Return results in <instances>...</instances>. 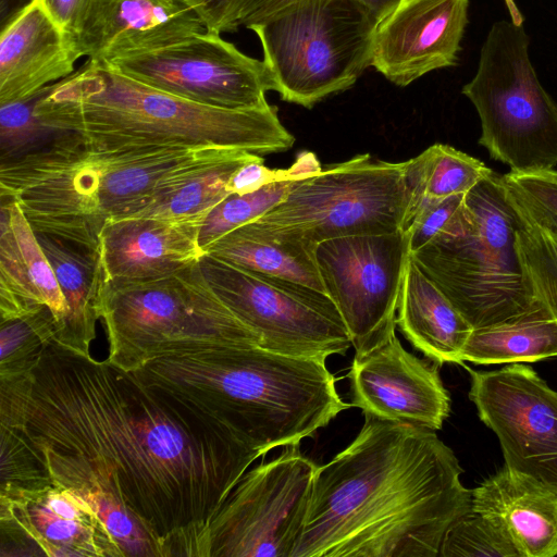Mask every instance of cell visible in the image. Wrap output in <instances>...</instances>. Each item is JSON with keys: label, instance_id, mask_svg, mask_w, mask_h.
<instances>
[{"label": "cell", "instance_id": "3957f363", "mask_svg": "<svg viewBox=\"0 0 557 557\" xmlns=\"http://www.w3.org/2000/svg\"><path fill=\"white\" fill-rule=\"evenodd\" d=\"M35 115L99 148H207L251 153L286 151L295 143L277 108L228 110L200 104L90 60L46 87Z\"/></svg>", "mask_w": 557, "mask_h": 557}, {"label": "cell", "instance_id": "4dcf8cb0", "mask_svg": "<svg viewBox=\"0 0 557 557\" xmlns=\"http://www.w3.org/2000/svg\"><path fill=\"white\" fill-rule=\"evenodd\" d=\"M57 323L50 309L1 322L0 380L30 373L45 346L55 338Z\"/></svg>", "mask_w": 557, "mask_h": 557}, {"label": "cell", "instance_id": "1f68e13d", "mask_svg": "<svg viewBox=\"0 0 557 557\" xmlns=\"http://www.w3.org/2000/svg\"><path fill=\"white\" fill-rule=\"evenodd\" d=\"M301 177L286 176L247 194H230L207 215L199 228V246L205 250L227 233L248 224L285 199Z\"/></svg>", "mask_w": 557, "mask_h": 557}, {"label": "cell", "instance_id": "f546056e", "mask_svg": "<svg viewBox=\"0 0 557 557\" xmlns=\"http://www.w3.org/2000/svg\"><path fill=\"white\" fill-rule=\"evenodd\" d=\"M507 197L515 212L516 244L529 286L557 321V235L530 220Z\"/></svg>", "mask_w": 557, "mask_h": 557}, {"label": "cell", "instance_id": "7c38bea8", "mask_svg": "<svg viewBox=\"0 0 557 557\" xmlns=\"http://www.w3.org/2000/svg\"><path fill=\"white\" fill-rule=\"evenodd\" d=\"M318 467L298 444L246 471L209 524L205 557H292Z\"/></svg>", "mask_w": 557, "mask_h": 557}, {"label": "cell", "instance_id": "603a6c76", "mask_svg": "<svg viewBox=\"0 0 557 557\" xmlns=\"http://www.w3.org/2000/svg\"><path fill=\"white\" fill-rule=\"evenodd\" d=\"M471 510L499 525L520 557L557 555V492L504 466L472 490Z\"/></svg>", "mask_w": 557, "mask_h": 557}, {"label": "cell", "instance_id": "484cf974", "mask_svg": "<svg viewBox=\"0 0 557 557\" xmlns=\"http://www.w3.org/2000/svg\"><path fill=\"white\" fill-rule=\"evenodd\" d=\"M317 245L256 221L211 244L205 253L252 272L325 292L315 260Z\"/></svg>", "mask_w": 557, "mask_h": 557}, {"label": "cell", "instance_id": "52a82bcc", "mask_svg": "<svg viewBox=\"0 0 557 557\" xmlns=\"http://www.w3.org/2000/svg\"><path fill=\"white\" fill-rule=\"evenodd\" d=\"M463 231L443 235L410 253L473 329L508 320L536 299L516 244V218L502 175L466 195Z\"/></svg>", "mask_w": 557, "mask_h": 557}, {"label": "cell", "instance_id": "44dd1931", "mask_svg": "<svg viewBox=\"0 0 557 557\" xmlns=\"http://www.w3.org/2000/svg\"><path fill=\"white\" fill-rule=\"evenodd\" d=\"M200 226L152 218L108 222L99 235L108 283L171 275L200 260Z\"/></svg>", "mask_w": 557, "mask_h": 557}, {"label": "cell", "instance_id": "ffe728a7", "mask_svg": "<svg viewBox=\"0 0 557 557\" xmlns=\"http://www.w3.org/2000/svg\"><path fill=\"white\" fill-rule=\"evenodd\" d=\"M79 58L74 36L44 0H29L0 34V104L29 99L69 77Z\"/></svg>", "mask_w": 557, "mask_h": 557}, {"label": "cell", "instance_id": "d590c367", "mask_svg": "<svg viewBox=\"0 0 557 557\" xmlns=\"http://www.w3.org/2000/svg\"><path fill=\"white\" fill-rule=\"evenodd\" d=\"M42 90L29 99L0 104V162L34 150L53 134L35 115Z\"/></svg>", "mask_w": 557, "mask_h": 557}, {"label": "cell", "instance_id": "ac0fdd59", "mask_svg": "<svg viewBox=\"0 0 557 557\" xmlns=\"http://www.w3.org/2000/svg\"><path fill=\"white\" fill-rule=\"evenodd\" d=\"M469 0H400L377 24L371 66L406 87L456 64Z\"/></svg>", "mask_w": 557, "mask_h": 557}, {"label": "cell", "instance_id": "f35d334b", "mask_svg": "<svg viewBox=\"0 0 557 557\" xmlns=\"http://www.w3.org/2000/svg\"><path fill=\"white\" fill-rule=\"evenodd\" d=\"M294 1L297 0H250L243 15L240 26L247 27ZM360 1L369 8L379 22L388 15L400 2V0Z\"/></svg>", "mask_w": 557, "mask_h": 557}, {"label": "cell", "instance_id": "4316f807", "mask_svg": "<svg viewBox=\"0 0 557 557\" xmlns=\"http://www.w3.org/2000/svg\"><path fill=\"white\" fill-rule=\"evenodd\" d=\"M257 156L245 150L224 149L182 173L129 218L200 226L209 212L231 194L227 186L233 174Z\"/></svg>", "mask_w": 557, "mask_h": 557}, {"label": "cell", "instance_id": "2e32d148", "mask_svg": "<svg viewBox=\"0 0 557 557\" xmlns=\"http://www.w3.org/2000/svg\"><path fill=\"white\" fill-rule=\"evenodd\" d=\"M1 552L50 557H123L91 506L72 490L53 483L38 488L0 491Z\"/></svg>", "mask_w": 557, "mask_h": 557}, {"label": "cell", "instance_id": "4fadbf2b", "mask_svg": "<svg viewBox=\"0 0 557 557\" xmlns=\"http://www.w3.org/2000/svg\"><path fill=\"white\" fill-rule=\"evenodd\" d=\"M409 255L403 230L337 237L317 245L323 286L344 320L355 356H364L396 335Z\"/></svg>", "mask_w": 557, "mask_h": 557}, {"label": "cell", "instance_id": "7a4b0ae2", "mask_svg": "<svg viewBox=\"0 0 557 557\" xmlns=\"http://www.w3.org/2000/svg\"><path fill=\"white\" fill-rule=\"evenodd\" d=\"M462 472L435 431L364 414L356 438L318 467L292 557H440L471 510Z\"/></svg>", "mask_w": 557, "mask_h": 557}, {"label": "cell", "instance_id": "7402d4cb", "mask_svg": "<svg viewBox=\"0 0 557 557\" xmlns=\"http://www.w3.org/2000/svg\"><path fill=\"white\" fill-rule=\"evenodd\" d=\"M0 212L1 322L48 308L57 336L67 307L52 267L17 202L1 196Z\"/></svg>", "mask_w": 557, "mask_h": 557}, {"label": "cell", "instance_id": "ba28073f", "mask_svg": "<svg viewBox=\"0 0 557 557\" xmlns=\"http://www.w3.org/2000/svg\"><path fill=\"white\" fill-rule=\"evenodd\" d=\"M377 24L360 0H297L246 28L260 40L273 90L311 109L371 66Z\"/></svg>", "mask_w": 557, "mask_h": 557}, {"label": "cell", "instance_id": "9c48e42d", "mask_svg": "<svg viewBox=\"0 0 557 557\" xmlns=\"http://www.w3.org/2000/svg\"><path fill=\"white\" fill-rule=\"evenodd\" d=\"M493 24L472 79L461 92L480 122L479 145L510 172L557 165V103L540 83L529 57L530 38L516 11Z\"/></svg>", "mask_w": 557, "mask_h": 557}, {"label": "cell", "instance_id": "8992f818", "mask_svg": "<svg viewBox=\"0 0 557 557\" xmlns=\"http://www.w3.org/2000/svg\"><path fill=\"white\" fill-rule=\"evenodd\" d=\"M100 320L107 360L127 372L173 354L259 347L258 336L209 285L199 261L154 280L108 283Z\"/></svg>", "mask_w": 557, "mask_h": 557}, {"label": "cell", "instance_id": "5b68a950", "mask_svg": "<svg viewBox=\"0 0 557 557\" xmlns=\"http://www.w3.org/2000/svg\"><path fill=\"white\" fill-rule=\"evenodd\" d=\"M133 373L218 416L261 456L300 444L351 406L325 360L258 346L168 355Z\"/></svg>", "mask_w": 557, "mask_h": 557}, {"label": "cell", "instance_id": "8d00e7d4", "mask_svg": "<svg viewBox=\"0 0 557 557\" xmlns=\"http://www.w3.org/2000/svg\"><path fill=\"white\" fill-rule=\"evenodd\" d=\"M0 491L38 488L52 483L20 432L0 426Z\"/></svg>", "mask_w": 557, "mask_h": 557}, {"label": "cell", "instance_id": "cb8c5ba5", "mask_svg": "<svg viewBox=\"0 0 557 557\" xmlns=\"http://www.w3.org/2000/svg\"><path fill=\"white\" fill-rule=\"evenodd\" d=\"M35 234L67 307L65 320L54 341L66 349L89 356L108 286L100 244L91 245L41 232Z\"/></svg>", "mask_w": 557, "mask_h": 557}, {"label": "cell", "instance_id": "8fae6325", "mask_svg": "<svg viewBox=\"0 0 557 557\" xmlns=\"http://www.w3.org/2000/svg\"><path fill=\"white\" fill-rule=\"evenodd\" d=\"M201 271L215 294L258 336L259 347L326 360L351 346L344 320L326 292L242 269L203 253Z\"/></svg>", "mask_w": 557, "mask_h": 557}, {"label": "cell", "instance_id": "e0dca14e", "mask_svg": "<svg viewBox=\"0 0 557 557\" xmlns=\"http://www.w3.org/2000/svg\"><path fill=\"white\" fill-rule=\"evenodd\" d=\"M440 364L408 352L397 336L355 356L347 377L351 406L377 419L438 431L450 413Z\"/></svg>", "mask_w": 557, "mask_h": 557}, {"label": "cell", "instance_id": "30bf717a", "mask_svg": "<svg viewBox=\"0 0 557 557\" xmlns=\"http://www.w3.org/2000/svg\"><path fill=\"white\" fill-rule=\"evenodd\" d=\"M408 199L406 161L366 153L297 180L284 200L255 221L318 245L401 230Z\"/></svg>", "mask_w": 557, "mask_h": 557}, {"label": "cell", "instance_id": "836d02e7", "mask_svg": "<svg viewBox=\"0 0 557 557\" xmlns=\"http://www.w3.org/2000/svg\"><path fill=\"white\" fill-rule=\"evenodd\" d=\"M466 195L425 199L405 216L401 230L408 236L410 253L440 236L463 231L469 220Z\"/></svg>", "mask_w": 557, "mask_h": 557}, {"label": "cell", "instance_id": "60d3db41", "mask_svg": "<svg viewBox=\"0 0 557 557\" xmlns=\"http://www.w3.org/2000/svg\"><path fill=\"white\" fill-rule=\"evenodd\" d=\"M182 1H184V2H186V3H187L189 0H182Z\"/></svg>", "mask_w": 557, "mask_h": 557}, {"label": "cell", "instance_id": "277c9868", "mask_svg": "<svg viewBox=\"0 0 557 557\" xmlns=\"http://www.w3.org/2000/svg\"><path fill=\"white\" fill-rule=\"evenodd\" d=\"M224 149L99 148L72 132L0 162V196L34 232L99 245L102 227L129 218L194 165Z\"/></svg>", "mask_w": 557, "mask_h": 557}, {"label": "cell", "instance_id": "6da1fadb", "mask_svg": "<svg viewBox=\"0 0 557 557\" xmlns=\"http://www.w3.org/2000/svg\"><path fill=\"white\" fill-rule=\"evenodd\" d=\"M0 426L22 434L53 484L123 502L166 557H205L212 518L262 457L184 396L54 339L32 373L0 380Z\"/></svg>", "mask_w": 557, "mask_h": 557}, {"label": "cell", "instance_id": "83f0119b", "mask_svg": "<svg viewBox=\"0 0 557 557\" xmlns=\"http://www.w3.org/2000/svg\"><path fill=\"white\" fill-rule=\"evenodd\" d=\"M557 357V321L536 299L503 322L473 329L461 360L475 364L534 362Z\"/></svg>", "mask_w": 557, "mask_h": 557}, {"label": "cell", "instance_id": "5bb4252c", "mask_svg": "<svg viewBox=\"0 0 557 557\" xmlns=\"http://www.w3.org/2000/svg\"><path fill=\"white\" fill-rule=\"evenodd\" d=\"M121 73L200 104L255 110L270 104L267 64L239 51L221 34L205 30L147 53L108 62Z\"/></svg>", "mask_w": 557, "mask_h": 557}, {"label": "cell", "instance_id": "d4e9b609", "mask_svg": "<svg viewBox=\"0 0 557 557\" xmlns=\"http://www.w3.org/2000/svg\"><path fill=\"white\" fill-rule=\"evenodd\" d=\"M396 325L428 359L462 363L473 330L437 285L409 255L397 306Z\"/></svg>", "mask_w": 557, "mask_h": 557}, {"label": "cell", "instance_id": "d6986e66", "mask_svg": "<svg viewBox=\"0 0 557 557\" xmlns=\"http://www.w3.org/2000/svg\"><path fill=\"white\" fill-rule=\"evenodd\" d=\"M205 30L196 12L182 0H88L73 36L81 57L111 62Z\"/></svg>", "mask_w": 557, "mask_h": 557}, {"label": "cell", "instance_id": "d6a6232c", "mask_svg": "<svg viewBox=\"0 0 557 557\" xmlns=\"http://www.w3.org/2000/svg\"><path fill=\"white\" fill-rule=\"evenodd\" d=\"M441 557H520L503 529L488 518L470 510L446 531Z\"/></svg>", "mask_w": 557, "mask_h": 557}, {"label": "cell", "instance_id": "ab89813d", "mask_svg": "<svg viewBox=\"0 0 557 557\" xmlns=\"http://www.w3.org/2000/svg\"><path fill=\"white\" fill-rule=\"evenodd\" d=\"M88 0H44L53 18L66 32L74 34Z\"/></svg>", "mask_w": 557, "mask_h": 557}, {"label": "cell", "instance_id": "74e56055", "mask_svg": "<svg viewBox=\"0 0 557 557\" xmlns=\"http://www.w3.org/2000/svg\"><path fill=\"white\" fill-rule=\"evenodd\" d=\"M250 0H189L206 29L222 34L235 32Z\"/></svg>", "mask_w": 557, "mask_h": 557}, {"label": "cell", "instance_id": "e575fe53", "mask_svg": "<svg viewBox=\"0 0 557 557\" xmlns=\"http://www.w3.org/2000/svg\"><path fill=\"white\" fill-rule=\"evenodd\" d=\"M507 194L537 225L557 235V170L502 175Z\"/></svg>", "mask_w": 557, "mask_h": 557}, {"label": "cell", "instance_id": "f1b7e54d", "mask_svg": "<svg viewBox=\"0 0 557 557\" xmlns=\"http://www.w3.org/2000/svg\"><path fill=\"white\" fill-rule=\"evenodd\" d=\"M493 174L481 160L451 146L434 144L406 161L409 195L406 215L425 199L467 194Z\"/></svg>", "mask_w": 557, "mask_h": 557}, {"label": "cell", "instance_id": "9a60e30c", "mask_svg": "<svg viewBox=\"0 0 557 557\" xmlns=\"http://www.w3.org/2000/svg\"><path fill=\"white\" fill-rule=\"evenodd\" d=\"M467 370L469 398L497 436L505 467L557 492V391L523 362Z\"/></svg>", "mask_w": 557, "mask_h": 557}]
</instances>
